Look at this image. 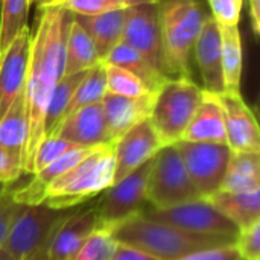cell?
I'll use <instances>...</instances> for the list:
<instances>
[{"label": "cell", "mask_w": 260, "mask_h": 260, "mask_svg": "<svg viewBox=\"0 0 260 260\" xmlns=\"http://www.w3.org/2000/svg\"><path fill=\"white\" fill-rule=\"evenodd\" d=\"M32 32L29 26L0 53V119L24 91Z\"/></svg>", "instance_id": "cell-13"}, {"label": "cell", "mask_w": 260, "mask_h": 260, "mask_svg": "<svg viewBox=\"0 0 260 260\" xmlns=\"http://www.w3.org/2000/svg\"><path fill=\"white\" fill-rule=\"evenodd\" d=\"M105 64V75H107V93L125 96V98H140L151 94L152 91L145 85L142 79H139L131 72L113 66Z\"/></svg>", "instance_id": "cell-30"}, {"label": "cell", "mask_w": 260, "mask_h": 260, "mask_svg": "<svg viewBox=\"0 0 260 260\" xmlns=\"http://www.w3.org/2000/svg\"><path fill=\"white\" fill-rule=\"evenodd\" d=\"M241 260H242V259H241Z\"/></svg>", "instance_id": "cell-46"}, {"label": "cell", "mask_w": 260, "mask_h": 260, "mask_svg": "<svg viewBox=\"0 0 260 260\" xmlns=\"http://www.w3.org/2000/svg\"><path fill=\"white\" fill-rule=\"evenodd\" d=\"M200 198L175 145L163 146L154 155L148 174V206L152 209H169Z\"/></svg>", "instance_id": "cell-6"}, {"label": "cell", "mask_w": 260, "mask_h": 260, "mask_svg": "<svg viewBox=\"0 0 260 260\" xmlns=\"http://www.w3.org/2000/svg\"><path fill=\"white\" fill-rule=\"evenodd\" d=\"M61 6L73 15H96L107 11L126 8L122 0H64Z\"/></svg>", "instance_id": "cell-35"}, {"label": "cell", "mask_w": 260, "mask_h": 260, "mask_svg": "<svg viewBox=\"0 0 260 260\" xmlns=\"http://www.w3.org/2000/svg\"><path fill=\"white\" fill-rule=\"evenodd\" d=\"M0 260H14V259H12V257H11V256H9L6 251L2 248V250H0Z\"/></svg>", "instance_id": "cell-44"}, {"label": "cell", "mask_w": 260, "mask_h": 260, "mask_svg": "<svg viewBox=\"0 0 260 260\" xmlns=\"http://www.w3.org/2000/svg\"><path fill=\"white\" fill-rule=\"evenodd\" d=\"M225 122V143L232 152H260V131L251 108L241 93L218 94Z\"/></svg>", "instance_id": "cell-14"}, {"label": "cell", "mask_w": 260, "mask_h": 260, "mask_svg": "<svg viewBox=\"0 0 260 260\" xmlns=\"http://www.w3.org/2000/svg\"><path fill=\"white\" fill-rule=\"evenodd\" d=\"M203 87L192 78L168 79L157 91L149 122L163 146L175 145L183 139L201 99Z\"/></svg>", "instance_id": "cell-5"}, {"label": "cell", "mask_w": 260, "mask_h": 260, "mask_svg": "<svg viewBox=\"0 0 260 260\" xmlns=\"http://www.w3.org/2000/svg\"><path fill=\"white\" fill-rule=\"evenodd\" d=\"M140 215L148 219L203 236H225L236 239L239 233V229L206 198L169 209H152L146 206Z\"/></svg>", "instance_id": "cell-8"}, {"label": "cell", "mask_w": 260, "mask_h": 260, "mask_svg": "<svg viewBox=\"0 0 260 260\" xmlns=\"http://www.w3.org/2000/svg\"><path fill=\"white\" fill-rule=\"evenodd\" d=\"M73 14L62 6L41 11L30 38V56L24 87L27 114V145L23 171L30 175L34 155L44 139V119L50 94L64 75V49Z\"/></svg>", "instance_id": "cell-1"}, {"label": "cell", "mask_w": 260, "mask_h": 260, "mask_svg": "<svg viewBox=\"0 0 260 260\" xmlns=\"http://www.w3.org/2000/svg\"><path fill=\"white\" fill-rule=\"evenodd\" d=\"M52 136L64 139L78 146L91 148L113 145L101 102L82 107L66 116Z\"/></svg>", "instance_id": "cell-16"}, {"label": "cell", "mask_w": 260, "mask_h": 260, "mask_svg": "<svg viewBox=\"0 0 260 260\" xmlns=\"http://www.w3.org/2000/svg\"><path fill=\"white\" fill-rule=\"evenodd\" d=\"M155 94L157 93H151L140 98H125L111 93L105 94L101 104L111 143L137 123L149 119Z\"/></svg>", "instance_id": "cell-18"}, {"label": "cell", "mask_w": 260, "mask_h": 260, "mask_svg": "<svg viewBox=\"0 0 260 260\" xmlns=\"http://www.w3.org/2000/svg\"><path fill=\"white\" fill-rule=\"evenodd\" d=\"M117 242L108 229L94 230L70 260H113Z\"/></svg>", "instance_id": "cell-31"}, {"label": "cell", "mask_w": 260, "mask_h": 260, "mask_svg": "<svg viewBox=\"0 0 260 260\" xmlns=\"http://www.w3.org/2000/svg\"><path fill=\"white\" fill-rule=\"evenodd\" d=\"M126 12L128 8H120L96 15H73L75 20L90 35L101 59H104L113 50V47L122 41Z\"/></svg>", "instance_id": "cell-20"}, {"label": "cell", "mask_w": 260, "mask_h": 260, "mask_svg": "<svg viewBox=\"0 0 260 260\" xmlns=\"http://www.w3.org/2000/svg\"><path fill=\"white\" fill-rule=\"evenodd\" d=\"M64 0H30V5H35L38 11H43L46 8L61 6Z\"/></svg>", "instance_id": "cell-41"}, {"label": "cell", "mask_w": 260, "mask_h": 260, "mask_svg": "<svg viewBox=\"0 0 260 260\" xmlns=\"http://www.w3.org/2000/svg\"><path fill=\"white\" fill-rule=\"evenodd\" d=\"M235 248L242 260H260V221L239 230Z\"/></svg>", "instance_id": "cell-34"}, {"label": "cell", "mask_w": 260, "mask_h": 260, "mask_svg": "<svg viewBox=\"0 0 260 260\" xmlns=\"http://www.w3.org/2000/svg\"><path fill=\"white\" fill-rule=\"evenodd\" d=\"M21 174H24L21 161L0 149V184L9 186Z\"/></svg>", "instance_id": "cell-37"}, {"label": "cell", "mask_w": 260, "mask_h": 260, "mask_svg": "<svg viewBox=\"0 0 260 260\" xmlns=\"http://www.w3.org/2000/svg\"><path fill=\"white\" fill-rule=\"evenodd\" d=\"M221 67L224 93H241L242 79V41L238 26L221 27Z\"/></svg>", "instance_id": "cell-26"}, {"label": "cell", "mask_w": 260, "mask_h": 260, "mask_svg": "<svg viewBox=\"0 0 260 260\" xmlns=\"http://www.w3.org/2000/svg\"><path fill=\"white\" fill-rule=\"evenodd\" d=\"M72 210L46 204H21L11 222L3 250L14 260H23L46 248L56 227Z\"/></svg>", "instance_id": "cell-7"}, {"label": "cell", "mask_w": 260, "mask_h": 260, "mask_svg": "<svg viewBox=\"0 0 260 260\" xmlns=\"http://www.w3.org/2000/svg\"><path fill=\"white\" fill-rule=\"evenodd\" d=\"M248 15L253 34L257 37L260 34V0H248Z\"/></svg>", "instance_id": "cell-40"}, {"label": "cell", "mask_w": 260, "mask_h": 260, "mask_svg": "<svg viewBox=\"0 0 260 260\" xmlns=\"http://www.w3.org/2000/svg\"><path fill=\"white\" fill-rule=\"evenodd\" d=\"M119 244L140 248L160 260H178L184 256L219 247L235 245L233 238L203 236L157 222L140 213L108 229Z\"/></svg>", "instance_id": "cell-2"}, {"label": "cell", "mask_w": 260, "mask_h": 260, "mask_svg": "<svg viewBox=\"0 0 260 260\" xmlns=\"http://www.w3.org/2000/svg\"><path fill=\"white\" fill-rule=\"evenodd\" d=\"M192 53L195 55V61L203 78V90L213 94L224 93L221 67V30L218 23L210 15H207L204 21Z\"/></svg>", "instance_id": "cell-17"}, {"label": "cell", "mask_w": 260, "mask_h": 260, "mask_svg": "<svg viewBox=\"0 0 260 260\" xmlns=\"http://www.w3.org/2000/svg\"><path fill=\"white\" fill-rule=\"evenodd\" d=\"M126 8L137 6V5H149V3H158V0H122Z\"/></svg>", "instance_id": "cell-43"}, {"label": "cell", "mask_w": 260, "mask_h": 260, "mask_svg": "<svg viewBox=\"0 0 260 260\" xmlns=\"http://www.w3.org/2000/svg\"><path fill=\"white\" fill-rule=\"evenodd\" d=\"M101 56L91 41L90 35L75 20L69 27L64 49V75H73L78 72L90 70L93 66L101 62ZM62 75V76H64Z\"/></svg>", "instance_id": "cell-24"}, {"label": "cell", "mask_w": 260, "mask_h": 260, "mask_svg": "<svg viewBox=\"0 0 260 260\" xmlns=\"http://www.w3.org/2000/svg\"><path fill=\"white\" fill-rule=\"evenodd\" d=\"M21 207V204H18L9 187L5 189V192L0 195V250L3 248V244L6 241L11 222L15 216V213L18 212V209Z\"/></svg>", "instance_id": "cell-36"}, {"label": "cell", "mask_w": 260, "mask_h": 260, "mask_svg": "<svg viewBox=\"0 0 260 260\" xmlns=\"http://www.w3.org/2000/svg\"><path fill=\"white\" fill-rule=\"evenodd\" d=\"M114 183L113 145L96 148L70 171L53 180L43 192L41 204L53 209H75L99 197Z\"/></svg>", "instance_id": "cell-4"}, {"label": "cell", "mask_w": 260, "mask_h": 260, "mask_svg": "<svg viewBox=\"0 0 260 260\" xmlns=\"http://www.w3.org/2000/svg\"><path fill=\"white\" fill-rule=\"evenodd\" d=\"M27 145V114L24 104V91L11 104L0 119V149L24 163Z\"/></svg>", "instance_id": "cell-22"}, {"label": "cell", "mask_w": 260, "mask_h": 260, "mask_svg": "<svg viewBox=\"0 0 260 260\" xmlns=\"http://www.w3.org/2000/svg\"><path fill=\"white\" fill-rule=\"evenodd\" d=\"M186 142L225 143L224 110L218 94L204 90L203 99L186 128L183 139Z\"/></svg>", "instance_id": "cell-19"}, {"label": "cell", "mask_w": 260, "mask_h": 260, "mask_svg": "<svg viewBox=\"0 0 260 260\" xmlns=\"http://www.w3.org/2000/svg\"><path fill=\"white\" fill-rule=\"evenodd\" d=\"M209 200L239 230L260 221V190L227 192L218 190Z\"/></svg>", "instance_id": "cell-21"}, {"label": "cell", "mask_w": 260, "mask_h": 260, "mask_svg": "<svg viewBox=\"0 0 260 260\" xmlns=\"http://www.w3.org/2000/svg\"><path fill=\"white\" fill-rule=\"evenodd\" d=\"M161 148L163 143L160 142L149 119L128 129L113 143L114 183L149 161Z\"/></svg>", "instance_id": "cell-12"}, {"label": "cell", "mask_w": 260, "mask_h": 260, "mask_svg": "<svg viewBox=\"0 0 260 260\" xmlns=\"http://www.w3.org/2000/svg\"><path fill=\"white\" fill-rule=\"evenodd\" d=\"M96 201L87 209L70 212L53 232L46 251L52 260H70L90 235L101 229Z\"/></svg>", "instance_id": "cell-15"}, {"label": "cell", "mask_w": 260, "mask_h": 260, "mask_svg": "<svg viewBox=\"0 0 260 260\" xmlns=\"http://www.w3.org/2000/svg\"><path fill=\"white\" fill-rule=\"evenodd\" d=\"M105 94H107V75H105V64L104 61H101L96 66H93L90 70H87L85 76L82 78L81 84L73 93L66 116L82 107L102 102Z\"/></svg>", "instance_id": "cell-28"}, {"label": "cell", "mask_w": 260, "mask_h": 260, "mask_svg": "<svg viewBox=\"0 0 260 260\" xmlns=\"http://www.w3.org/2000/svg\"><path fill=\"white\" fill-rule=\"evenodd\" d=\"M102 61L131 72L139 79H142L152 93H157L169 79L157 67H154L142 53H139L136 49H133L123 41L113 47V50Z\"/></svg>", "instance_id": "cell-23"}, {"label": "cell", "mask_w": 260, "mask_h": 260, "mask_svg": "<svg viewBox=\"0 0 260 260\" xmlns=\"http://www.w3.org/2000/svg\"><path fill=\"white\" fill-rule=\"evenodd\" d=\"M178 260H241V256L235 245L229 247H219V248H210L204 251H198L189 256H184Z\"/></svg>", "instance_id": "cell-38"}, {"label": "cell", "mask_w": 260, "mask_h": 260, "mask_svg": "<svg viewBox=\"0 0 260 260\" xmlns=\"http://www.w3.org/2000/svg\"><path fill=\"white\" fill-rule=\"evenodd\" d=\"M221 190H260V152H233Z\"/></svg>", "instance_id": "cell-25"}, {"label": "cell", "mask_w": 260, "mask_h": 260, "mask_svg": "<svg viewBox=\"0 0 260 260\" xmlns=\"http://www.w3.org/2000/svg\"><path fill=\"white\" fill-rule=\"evenodd\" d=\"M78 145H73L64 139H59V137H55V136H50V137H46L35 155H34V161H32V169H30V175L37 174L38 171L44 169L46 166H49L52 161H55L56 158H59L61 155H64L66 152H69L70 149L76 148Z\"/></svg>", "instance_id": "cell-32"}, {"label": "cell", "mask_w": 260, "mask_h": 260, "mask_svg": "<svg viewBox=\"0 0 260 260\" xmlns=\"http://www.w3.org/2000/svg\"><path fill=\"white\" fill-rule=\"evenodd\" d=\"M113 260H160L158 257L140 250V248H136V247H131V245H126V244H119L116 245V250H114V256Z\"/></svg>", "instance_id": "cell-39"}, {"label": "cell", "mask_w": 260, "mask_h": 260, "mask_svg": "<svg viewBox=\"0 0 260 260\" xmlns=\"http://www.w3.org/2000/svg\"><path fill=\"white\" fill-rule=\"evenodd\" d=\"M85 73H87V70L85 72H78V73H73V75H64L56 82V85H55V88H53V91L50 94V101H49V105H47V111H46L44 139L50 137L53 134V131L56 129V126L64 119L67 107H69V104H70V101L73 98V93L78 88V85L81 84Z\"/></svg>", "instance_id": "cell-27"}, {"label": "cell", "mask_w": 260, "mask_h": 260, "mask_svg": "<svg viewBox=\"0 0 260 260\" xmlns=\"http://www.w3.org/2000/svg\"><path fill=\"white\" fill-rule=\"evenodd\" d=\"M161 72L166 78H190L195 41L207 18L198 0H158Z\"/></svg>", "instance_id": "cell-3"}, {"label": "cell", "mask_w": 260, "mask_h": 260, "mask_svg": "<svg viewBox=\"0 0 260 260\" xmlns=\"http://www.w3.org/2000/svg\"><path fill=\"white\" fill-rule=\"evenodd\" d=\"M6 187H8V186H5V184H0V195L5 192V189H6Z\"/></svg>", "instance_id": "cell-45"}, {"label": "cell", "mask_w": 260, "mask_h": 260, "mask_svg": "<svg viewBox=\"0 0 260 260\" xmlns=\"http://www.w3.org/2000/svg\"><path fill=\"white\" fill-rule=\"evenodd\" d=\"M23 260H52L49 257V254H47V251H46V248H43V250H40V251H37V253H34V254H30V256H27L26 259Z\"/></svg>", "instance_id": "cell-42"}, {"label": "cell", "mask_w": 260, "mask_h": 260, "mask_svg": "<svg viewBox=\"0 0 260 260\" xmlns=\"http://www.w3.org/2000/svg\"><path fill=\"white\" fill-rule=\"evenodd\" d=\"M122 41L142 53L161 72V29L158 3L128 8Z\"/></svg>", "instance_id": "cell-11"}, {"label": "cell", "mask_w": 260, "mask_h": 260, "mask_svg": "<svg viewBox=\"0 0 260 260\" xmlns=\"http://www.w3.org/2000/svg\"><path fill=\"white\" fill-rule=\"evenodd\" d=\"M152 158L101 193L96 204L101 225L104 229H110L140 213L148 206L146 180Z\"/></svg>", "instance_id": "cell-10"}, {"label": "cell", "mask_w": 260, "mask_h": 260, "mask_svg": "<svg viewBox=\"0 0 260 260\" xmlns=\"http://www.w3.org/2000/svg\"><path fill=\"white\" fill-rule=\"evenodd\" d=\"M175 148L178 149L189 178L201 198H210L221 190L233 154L227 143L180 140L175 143Z\"/></svg>", "instance_id": "cell-9"}, {"label": "cell", "mask_w": 260, "mask_h": 260, "mask_svg": "<svg viewBox=\"0 0 260 260\" xmlns=\"http://www.w3.org/2000/svg\"><path fill=\"white\" fill-rule=\"evenodd\" d=\"M30 0H0V53L27 27Z\"/></svg>", "instance_id": "cell-29"}, {"label": "cell", "mask_w": 260, "mask_h": 260, "mask_svg": "<svg viewBox=\"0 0 260 260\" xmlns=\"http://www.w3.org/2000/svg\"><path fill=\"white\" fill-rule=\"evenodd\" d=\"M212 18L221 27L238 26L241 20V12L244 6V0H207Z\"/></svg>", "instance_id": "cell-33"}]
</instances>
